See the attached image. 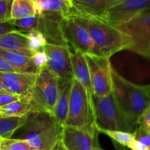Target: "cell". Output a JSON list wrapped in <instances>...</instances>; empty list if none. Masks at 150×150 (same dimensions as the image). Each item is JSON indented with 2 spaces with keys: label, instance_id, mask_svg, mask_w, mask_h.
<instances>
[{
  "label": "cell",
  "instance_id": "cell-1",
  "mask_svg": "<svg viewBox=\"0 0 150 150\" xmlns=\"http://www.w3.org/2000/svg\"><path fill=\"white\" fill-rule=\"evenodd\" d=\"M89 32L95 47L94 55L108 58L122 50H129L131 40L127 35L98 18L73 13Z\"/></svg>",
  "mask_w": 150,
  "mask_h": 150
},
{
  "label": "cell",
  "instance_id": "cell-2",
  "mask_svg": "<svg viewBox=\"0 0 150 150\" xmlns=\"http://www.w3.org/2000/svg\"><path fill=\"white\" fill-rule=\"evenodd\" d=\"M113 94L119 106L132 127L136 130L140 116L150 105L144 86H139L122 77L111 68Z\"/></svg>",
  "mask_w": 150,
  "mask_h": 150
},
{
  "label": "cell",
  "instance_id": "cell-3",
  "mask_svg": "<svg viewBox=\"0 0 150 150\" xmlns=\"http://www.w3.org/2000/svg\"><path fill=\"white\" fill-rule=\"evenodd\" d=\"M19 138L27 142L36 150H51L61 136L59 127L51 114L36 111L27 116Z\"/></svg>",
  "mask_w": 150,
  "mask_h": 150
},
{
  "label": "cell",
  "instance_id": "cell-4",
  "mask_svg": "<svg viewBox=\"0 0 150 150\" xmlns=\"http://www.w3.org/2000/svg\"><path fill=\"white\" fill-rule=\"evenodd\" d=\"M64 127H76L92 135L98 133L95 125L92 96L75 78L72 79L68 111Z\"/></svg>",
  "mask_w": 150,
  "mask_h": 150
},
{
  "label": "cell",
  "instance_id": "cell-5",
  "mask_svg": "<svg viewBox=\"0 0 150 150\" xmlns=\"http://www.w3.org/2000/svg\"><path fill=\"white\" fill-rule=\"evenodd\" d=\"M97 131L121 130L133 133V128L117 102L113 92L103 97L92 96Z\"/></svg>",
  "mask_w": 150,
  "mask_h": 150
},
{
  "label": "cell",
  "instance_id": "cell-6",
  "mask_svg": "<svg viewBox=\"0 0 150 150\" xmlns=\"http://www.w3.org/2000/svg\"><path fill=\"white\" fill-rule=\"evenodd\" d=\"M59 80L46 66L37 72L30 95L32 103L39 111L52 115L58 96Z\"/></svg>",
  "mask_w": 150,
  "mask_h": 150
},
{
  "label": "cell",
  "instance_id": "cell-7",
  "mask_svg": "<svg viewBox=\"0 0 150 150\" xmlns=\"http://www.w3.org/2000/svg\"><path fill=\"white\" fill-rule=\"evenodd\" d=\"M117 28L130 38V51L146 57L150 48V6Z\"/></svg>",
  "mask_w": 150,
  "mask_h": 150
},
{
  "label": "cell",
  "instance_id": "cell-8",
  "mask_svg": "<svg viewBox=\"0 0 150 150\" xmlns=\"http://www.w3.org/2000/svg\"><path fill=\"white\" fill-rule=\"evenodd\" d=\"M89 66L93 95L103 97L113 91L111 67L109 59L92 54H85Z\"/></svg>",
  "mask_w": 150,
  "mask_h": 150
},
{
  "label": "cell",
  "instance_id": "cell-9",
  "mask_svg": "<svg viewBox=\"0 0 150 150\" xmlns=\"http://www.w3.org/2000/svg\"><path fill=\"white\" fill-rule=\"evenodd\" d=\"M62 29L67 44L73 46L74 50L80 51L84 54H95V47L87 29L71 14L62 20Z\"/></svg>",
  "mask_w": 150,
  "mask_h": 150
},
{
  "label": "cell",
  "instance_id": "cell-10",
  "mask_svg": "<svg viewBox=\"0 0 150 150\" xmlns=\"http://www.w3.org/2000/svg\"><path fill=\"white\" fill-rule=\"evenodd\" d=\"M150 6V0H119L99 19L117 27Z\"/></svg>",
  "mask_w": 150,
  "mask_h": 150
},
{
  "label": "cell",
  "instance_id": "cell-11",
  "mask_svg": "<svg viewBox=\"0 0 150 150\" xmlns=\"http://www.w3.org/2000/svg\"><path fill=\"white\" fill-rule=\"evenodd\" d=\"M48 57L46 67L59 79H73L71 54L69 46L47 43L42 48Z\"/></svg>",
  "mask_w": 150,
  "mask_h": 150
},
{
  "label": "cell",
  "instance_id": "cell-12",
  "mask_svg": "<svg viewBox=\"0 0 150 150\" xmlns=\"http://www.w3.org/2000/svg\"><path fill=\"white\" fill-rule=\"evenodd\" d=\"M61 139L67 150H96L99 146L95 135L73 127L62 128Z\"/></svg>",
  "mask_w": 150,
  "mask_h": 150
},
{
  "label": "cell",
  "instance_id": "cell-13",
  "mask_svg": "<svg viewBox=\"0 0 150 150\" xmlns=\"http://www.w3.org/2000/svg\"><path fill=\"white\" fill-rule=\"evenodd\" d=\"M36 73L0 72V82L8 92L25 97L32 92Z\"/></svg>",
  "mask_w": 150,
  "mask_h": 150
},
{
  "label": "cell",
  "instance_id": "cell-14",
  "mask_svg": "<svg viewBox=\"0 0 150 150\" xmlns=\"http://www.w3.org/2000/svg\"><path fill=\"white\" fill-rule=\"evenodd\" d=\"M39 16L38 31L46 39L47 43L69 46L63 35L62 20L64 17L57 13H42Z\"/></svg>",
  "mask_w": 150,
  "mask_h": 150
},
{
  "label": "cell",
  "instance_id": "cell-15",
  "mask_svg": "<svg viewBox=\"0 0 150 150\" xmlns=\"http://www.w3.org/2000/svg\"><path fill=\"white\" fill-rule=\"evenodd\" d=\"M119 0H70L73 13L92 18H100Z\"/></svg>",
  "mask_w": 150,
  "mask_h": 150
},
{
  "label": "cell",
  "instance_id": "cell-16",
  "mask_svg": "<svg viewBox=\"0 0 150 150\" xmlns=\"http://www.w3.org/2000/svg\"><path fill=\"white\" fill-rule=\"evenodd\" d=\"M72 79H59V92L56 101L52 116L59 125L64 127L67 119L71 91Z\"/></svg>",
  "mask_w": 150,
  "mask_h": 150
},
{
  "label": "cell",
  "instance_id": "cell-17",
  "mask_svg": "<svg viewBox=\"0 0 150 150\" xmlns=\"http://www.w3.org/2000/svg\"><path fill=\"white\" fill-rule=\"evenodd\" d=\"M71 63L73 78L80 82L86 89L88 94L90 96H92L93 92L91 83L90 73L85 54L80 51L75 50L74 53H72L71 54Z\"/></svg>",
  "mask_w": 150,
  "mask_h": 150
},
{
  "label": "cell",
  "instance_id": "cell-18",
  "mask_svg": "<svg viewBox=\"0 0 150 150\" xmlns=\"http://www.w3.org/2000/svg\"><path fill=\"white\" fill-rule=\"evenodd\" d=\"M0 48L21 53L30 58L33 54L28 45L26 33L18 30L13 31L0 37Z\"/></svg>",
  "mask_w": 150,
  "mask_h": 150
},
{
  "label": "cell",
  "instance_id": "cell-19",
  "mask_svg": "<svg viewBox=\"0 0 150 150\" xmlns=\"http://www.w3.org/2000/svg\"><path fill=\"white\" fill-rule=\"evenodd\" d=\"M30 94L27 96L22 97L18 100L0 107V117H23L39 111L32 103Z\"/></svg>",
  "mask_w": 150,
  "mask_h": 150
},
{
  "label": "cell",
  "instance_id": "cell-20",
  "mask_svg": "<svg viewBox=\"0 0 150 150\" xmlns=\"http://www.w3.org/2000/svg\"><path fill=\"white\" fill-rule=\"evenodd\" d=\"M36 15L57 13L67 17L73 13L70 0H33Z\"/></svg>",
  "mask_w": 150,
  "mask_h": 150
},
{
  "label": "cell",
  "instance_id": "cell-21",
  "mask_svg": "<svg viewBox=\"0 0 150 150\" xmlns=\"http://www.w3.org/2000/svg\"><path fill=\"white\" fill-rule=\"evenodd\" d=\"M0 57L5 59L18 73H37L38 72L32 59L21 53L0 48Z\"/></svg>",
  "mask_w": 150,
  "mask_h": 150
},
{
  "label": "cell",
  "instance_id": "cell-22",
  "mask_svg": "<svg viewBox=\"0 0 150 150\" xmlns=\"http://www.w3.org/2000/svg\"><path fill=\"white\" fill-rule=\"evenodd\" d=\"M36 16L33 0H13L10 18L21 19Z\"/></svg>",
  "mask_w": 150,
  "mask_h": 150
},
{
  "label": "cell",
  "instance_id": "cell-23",
  "mask_svg": "<svg viewBox=\"0 0 150 150\" xmlns=\"http://www.w3.org/2000/svg\"><path fill=\"white\" fill-rule=\"evenodd\" d=\"M26 117H0V139H11L16 130L23 125Z\"/></svg>",
  "mask_w": 150,
  "mask_h": 150
},
{
  "label": "cell",
  "instance_id": "cell-24",
  "mask_svg": "<svg viewBox=\"0 0 150 150\" xmlns=\"http://www.w3.org/2000/svg\"><path fill=\"white\" fill-rule=\"evenodd\" d=\"M98 132L106 135L110 139H112V142H116L126 147H127L133 140H135L133 133H130V132L109 130H98Z\"/></svg>",
  "mask_w": 150,
  "mask_h": 150
},
{
  "label": "cell",
  "instance_id": "cell-25",
  "mask_svg": "<svg viewBox=\"0 0 150 150\" xmlns=\"http://www.w3.org/2000/svg\"><path fill=\"white\" fill-rule=\"evenodd\" d=\"M39 16L36 15L32 17L21 19H11L13 24L16 26L17 30L23 33H29L30 32L38 30L39 25Z\"/></svg>",
  "mask_w": 150,
  "mask_h": 150
},
{
  "label": "cell",
  "instance_id": "cell-26",
  "mask_svg": "<svg viewBox=\"0 0 150 150\" xmlns=\"http://www.w3.org/2000/svg\"><path fill=\"white\" fill-rule=\"evenodd\" d=\"M1 150H36L27 142L20 139H0Z\"/></svg>",
  "mask_w": 150,
  "mask_h": 150
},
{
  "label": "cell",
  "instance_id": "cell-27",
  "mask_svg": "<svg viewBox=\"0 0 150 150\" xmlns=\"http://www.w3.org/2000/svg\"><path fill=\"white\" fill-rule=\"evenodd\" d=\"M28 39V45L32 53L40 51L47 44L46 39L39 31H33L26 33Z\"/></svg>",
  "mask_w": 150,
  "mask_h": 150
},
{
  "label": "cell",
  "instance_id": "cell-28",
  "mask_svg": "<svg viewBox=\"0 0 150 150\" xmlns=\"http://www.w3.org/2000/svg\"><path fill=\"white\" fill-rule=\"evenodd\" d=\"M31 59L34 65L38 69V71L40 69L45 67L48 62V57L42 49L34 52Z\"/></svg>",
  "mask_w": 150,
  "mask_h": 150
},
{
  "label": "cell",
  "instance_id": "cell-29",
  "mask_svg": "<svg viewBox=\"0 0 150 150\" xmlns=\"http://www.w3.org/2000/svg\"><path fill=\"white\" fill-rule=\"evenodd\" d=\"M135 140L144 144L150 148V132L138 126L133 131Z\"/></svg>",
  "mask_w": 150,
  "mask_h": 150
},
{
  "label": "cell",
  "instance_id": "cell-30",
  "mask_svg": "<svg viewBox=\"0 0 150 150\" xmlns=\"http://www.w3.org/2000/svg\"><path fill=\"white\" fill-rule=\"evenodd\" d=\"M13 0H0V21L10 20Z\"/></svg>",
  "mask_w": 150,
  "mask_h": 150
},
{
  "label": "cell",
  "instance_id": "cell-31",
  "mask_svg": "<svg viewBox=\"0 0 150 150\" xmlns=\"http://www.w3.org/2000/svg\"><path fill=\"white\" fill-rule=\"evenodd\" d=\"M22 97L10 92H0V107L4 106L6 105L18 100Z\"/></svg>",
  "mask_w": 150,
  "mask_h": 150
},
{
  "label": "cell",
  "instance_id": "cell-32",
  "mask_svg": "<svg viewBox=\"0 0 150 150\" xmlns=\"http://www.w3.org/2000/svg\"><path fill=\"white\" fill-rule=\"evenodd\" d=\"M138 126L143 127L150 132V105L144 110L140 116L138 122Z\"/></svg>",
  "mask_w": 150,
  "mask_h": 150
},
{
  "label": "cell",
  "instance_id": "cell-33",
  "mask_svg": "<svg viewBox=\"0 0 150 150\" xmlns=\"http://www.w3.org/2000/svg\"><path fill=\"white\" fill-rule=\"evenodd\" d=\"M17 30L16 26L13 23L11 19L8 21H0V37L13 31Z\"/></svg>",
  "mask_w": 150,
  "mask_h": 150
},
{
  "label": "cell",
  "instance_id": "cell-34",
  "mask_svg": "<svg viewBox=\"0 0 150 150\" xmlns=\"http://www.w3.org/2000/svg\"><path fill=\"white\" fill-rule=\"evenodd\" d=\"M0 72H17L4 58L0 57Z\"/></svg>",
  "mask_w": 150,
  "mask_h": 150
},
{
  "label": "cell",
  "instance_id": "cell-35",
  "mask_svg": "<svg viewBox=\"0 0 150 150\" xmlns=\"http://www.w3.org/2000/svg\"><path fill=\"white\" fill-rule=\"evenodd\" d=\"M127 147L130 150H149L150 148L149 146H146L144 144L138 142L136 140H133L130 144L128 145Z\"/></svg>",
  "mask_w": 150,
  "mask_h": 150
},
{
  "label": "cell",
  "instance_id": "cell-36",
  "mask_svg": "<svg viewBox=\"0 0 150 150\" xmlns=\"http://www.w3.org/2000/svg\"><path fill=\"white\" fill-rule=\"evenodd\" d=\"M51 150H67L66 149L65 146H64V144H63V142L62 141L61 136H60L59 139H58V141L56 142V144L54 145V146L51 148Z\"/></svg>",
  "mask_w": 150,
  "mask_h": 150
},
{
  "label": "cell",
  "instance_id": "cell-37",
  "mask_svg": "<svg viewBox=\"0 0 150 150\" xmlns=\"http://www.w3.org/2000/svg\"><path fill=\"white\" fill-rule=\"evenodd\" d=\"M113 144H114V147H115L116 150H128L127 149V147H126V146H122V145L116 143V142H113Z\"/></svg>",
  "mask_w": 150,
  "mask_h": 150
},
{
  "label": "cell",
  "instance_id": "cell-38",
  "mask_svg": "<svg viewBox=\"0 0 150 150\" xmlns=\"http://www.w3.org/2000/svg\"><path fill=\"white\" fill-rule=\"evenodd\" d=\"M144 88L145 91H146V94H147L148 98H149V102H150V84L146 85V86H144Z\"/></svg>",
  "mask_w": 150,
  "mask_h": 150
},
{
  "label": "cell",
  "instance_id": "cell-39",
  "mask_svg": "<svg viewBox=\"0 0 150 150\" xmlns=\"http://www.w3.org/2000/svg\"><path fill=\"white\" fill-rule=\"evenodd\" d=\"M0 92H8L7 90H6L5 88L4 87V86L1 84V82H0Z\"/></svg>",
  "mask_w": 150,
  "mask_h": 150
},
{
  "label": "cell",
  "instance_id": "cell-40",
  "mask_svg": "<svg viewBox=\"0 0 150 150\" xmlns=\"http://www.w3.org/2000/svg\"><path fill=\"white\" fill-rule=\"evenodd\" d=\"M146 58H149L150 59V48L149 49V51H148V53H147V56H146Z\"/></svg>",
  "mask_w": 150,
  "mask_h": 150
},
{
  "label": "cell",
  "instance_id": "cell-41",
  "mask_svg": "<svg viewBox=\"0 0 150 150\" xmlns=\"http://www.w3.org/2000/svg\"><path fill=\"white\" fill-rule=\"evenodd\" d=\"M96 150H104V149H102V148H101V147H100V146H98V147H97Z\"/></svg>",
  "mask_w": 150,
  "mask_h": 150
},
{
  "label": "cell",
  "instance_id": "cell-42",
  "mask_svg": "<svg viewBox=\"0 0 150 150\" xmlns=\"http://www.w3.org/2000/svg\"><path fill=\"white\" fill-rule=\"evenodd\" d=\"M0 150H1V148H0Z\"/></svg>",
  "mask_w": 150,
  "mask_h": 150
},
{
  "label": "cell",
  "instance_id": "cell-43",
  "mask_svg": "<svg viewBox=\"0 0 150 150\" xmlns=\"http://www.w3.org/2000/svg\"><path fill=\"white\" fill-rule=\"evenodd\" d=\"M149 150H150V149H149Z\"/></svg>",
  "mask_w": 150,
  "mask_h": 150
}]
</instances>
